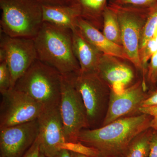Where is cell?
<instances>
[{"mask_svg": "<svg viewBox=\"0 0 157 157\" xmlns=\"http://www.w3.org/2000/svg\"><path fill=\"white\" fill-rule=\"evenodd\" d=\"M152 118L140 113L121 118L101 128L83 129L78 141L97 149L102 157H124L132 140L150 128Z\"/></svg>", "mask_w": 157, "mask_h": 157, "instance_id": "1", "label": "cell"}, {"mask_svg": "<svg viewBox=\"0 0 157 157\" xmlns=\"http://www.w3.org/2000/svg\"><path fill=\"white\" fill-rule=\"evenodd\" d=\"M34 40L39 60L63 76L79 73L80 67L73 52L72 30L43 22Z\"/></svg>", "mask_w": 157, "mask_h": 157, "instance_id": "2", "label": "cell"}, {"mask_svg": "<svg viewBox=\"0 0 157 157\" xmlns=\"http://www.w3.org/2000/svg\"><path fill=\"white\" fill-rule=\"evenodd\" d=\"M1 33L34 39L43 24L42 5L37 0H0Z\"/></svg>", "mask_w": 157, "mask_h": 157, "instance_id": "3", "label": "cell"}, {"mask_svg": "<svg viewBox=\"0 0 157 157\" xmlns=\"http://www.w3.org/2000/svg\"><path fill=\"white\" fill-rule=\"evenodd\" d=\"M62 75L45 63L37 59L15 83L14 89L22 92L44 107L59 106Z\"/></svg>", "mask_w": 157, "mask_h": 157, "instance_id": "4", "label": "cell"}, {"mask_svg": "<svg viewBox=\"0 0 157 157\" xmlns=\"http://www.w3.org/2000/svg\"><path fill=\"white\" fill-rule=\"evenodd\" d=\"M73 75H62L59 109L66 142H77L80 132L88 129L89 125L84 103Z\"/></svg>", "mask_w": 157, "mask_h": 157, "instance_id": "5", "label": "cell"}, {"mask_svg": "<svg viewBox=\"0 0 157 157\" xmlns=\"http://www.w3.org/2000/svg\"><path fill=\"white\" fill-rule=\"evenodd\" d=\"M72 77L84 103L89 128L94 129L106 115L107 98H109L110 88L96 72H79L73 74Z\"/></svg>", "mask_w": 157, "mask_h": 157, "instance_id": "6", "label": "cell"}, {"mask_svg": "<svg viewBox=\"0 0 157 157\" xmlns=\"http://www.w3.org/2000/svg\"><path fill=\"white\" fill-rule=\"evenodd\" d=\"M115 12L120 27L122 46L129 60L142 73L139 59L141 36L150 9L120 7L108 4Z\"/></svg>", "mask_w": 157, "mask_h": 157, "instance_id": "7", "label": "cell"}, {"mask_svg": "<svg viewBox=\"0 0 157 157\" xmlns=\"http://www.w3.org/2000/svg\"><path fill=\"white\" fill-rule=\"evenodd\" d=\"M0 128L36 120L45 107L14 88L1 93Z\"/></svg>", "mask_w": 157, "mask_h": 157, "instance_id": "8", "label": "cell"}, {"mask_svg": "<svg viewBox=\"0 0 157 157\" xmlns=\"http://www.w3.org/2000/svg\"><path fill=\"white\" fill-rule=\"evenodd\" d=\"M0 47L6 52V60L11 74V89L38 59L34 39L12 37L2 33Z\"/></svg>", "mask_w": 157, "mask_h": 157, "instance_id": "9", "label": "cell"}, {"mask_svg": "<svg viewBox=\"0 0 157 157\" xmlns=\"http://www.w3.org/2000/svg\"><path fill=\"white\" fill-rule=\"evenodd\" d=\"M37 120L40 152L46 157H56L59 146L66 142L59 105L45 107Z\"/></svg>", "mask_w": 157, "mask_h": 157, "instance_id": "10", "label": "cell"}, {"mask_svg": "<svg viewBox=\"0 0 157 157\" xmlns=\"http://www.w3.org/2000/svg\"><path fill=\"white\" fill-rule=\"evenodd\" d=\"M39 134L37 119L25 123L0 128L1 157H23Z\"/></svg>", "mask_w": 157, "mask_h": 157, "instance_id": "11", "label": "cell"}, {"mask_svg": "<svg viewBox=\"0 0 157 157\" xmlns=\"http://www.w3.org/2000/svg\"><path fill=\"white\" fill-rule=\"evenodd\" d=\"M128 60L103 54L98 64V76L117 94L123 92L137 82L134 67Z\"/></svg>", "mask_w": 157, "mask_h": 157, "instance_id": "12", "label": "cell"}, {"mask_svg": "<svg viewBox=\"0 0 157 157\" xmlns=\"http://www.w3.org/2000/svg\"><path fill=\"white\" fill-rule=\"evenodd\" d=\"M147 87L141 79L120 94L110 90L107 112L102 126L137 111L147 96Z\"/></svg>", "mask_w": 157, "mask_h": 157, "instance_id": "13", "label": "cell"}, {"mask_svg": "<svg viewBox=\"0 0 157 157\" xmlns=\"http://www.w3.org/2000/svg\"><path fill=\"white\" fill-rule=\"evenodd\" d=\"M76 29L88 42L102 53L129 60L123 46L109 41L101 31L81 17L77 20Z\"/></svg>", "mask_w": 157, "mask_h": 157, "instance_id": "14", "label": "cell"}, {"mask_svg": "<svg viewBox=\"0 0 157 157\" xmlns=\"http://www.w3.org/2000/svg\"><path fill=\"white\" fill-rule=\"evenodd\" d=\"M73 52L80 67V73L97 72L103 53L88 42L77 29L72 30Z\"/></svg>", "mask_w": 157, "mask_h": 157, "instance_id": "15", "label": "cell"}, {"mask_svg": "<svg viewBox=\"0 0 157 157\" xmlns=\"http://www.w3.org/2000/svg\"><path fill=\"white\" fill-rule=\"evenodd\" d=\"M42 20L62 28L73 30L76 28V22L79 14L73 6L63 5H42Z\"/></svg>", "mask_w": 157, "mask_h": 157, "instance_id": "16", "label": "cell"}, {"mask_svg": "<svg viewBox=\"0 0 157 157\" xmlns=\"http://www.w3.org/2000/svg\"><path fill=\"white\" fill-rule=\"evenodd\" d=\"M108 4V0H69L67 3L77 10L79 17L101 31Z\"/></svg>", "mask_w": 157, "mask_h": 157, "instance_id": "17", "label": "cell"}, {"mask_svg": "<svg viewBox=\"0 0 157 157\" xmlns=\"http://www.w3.org/2000/svg\"><path fill=\"white\" fill-rule=\"evenodd\" d=\"M102 33L109 41L122 46L120 27L117 16L108 6L103 15Z\"/></svg>", "mask_w": 157, "mask_h": 157, "instance_id": "18", "label": "cell"}, {"mask_svg": "<svg viewBox=\"0 0 157 157\" xmlns=\"http://www.w3.org/2000/svg\"><path fill=\"white\" fill-rule=\"evenodd\" d=\"M153 129L149 128L134 139L124 157H148Z\"/></svg>", "mask_w": 157, "mask_h": 157, "instance_id": "19", "label": "cell"}, {"mask_svg": "<svg viewBox=\"0 0 157 157\" xmlns=\"http://www.w3.org/2000/svg\"><path fill=\"white\" fill-rule=\"evenodd\" d=\"M157 27V3L149 9L148 16L142 32L140 49L145 45L148 40L153 38Z\"/></svg>", "mask_w": 157, "mask_h": 157, "instance_id": "20", "label": "cell"}, {"mask_svg": "<svg viewBox=\"0 0 157 157\" xmlns=\"http://www.w3.org/2000/svg\"><path fill=\"white\" fill-rule=\"evenodd\" d=\"M157 52V43L153 38L148 40L145 45L139 50V59L143 69L142 79L144 84L145 85H147L146 75L148 62L152 56Z\"/></svg>", "mask_w": 157, "mask_h": 157, "instance_id": "21", "label": "cell"}, {"mask_svg": "<svg viewBox=\"0 0 157 157\" xmlns=\"http://www.w3.org/2000/svg\"><path fill=\"white\" fill-rule=\"evenodd\" d=\"M59 148L60 150H66L88 157H102L101 154L97 149L87 146L79 141L65 142L59 145Z\"/></svg>", "mask_w": 157, "mask_h": 157, "instance_id": "22", "label": "cell"}, {"mask_svg": "<svg viewBox=\"0 0 157 157\" xmlns=\"http://www.w3.org/2000/svg\"><path fill=\"white\" fill-rule=\"evenodd\" d=\"M157 3V0H109L108 4L120 7L137 9H150Z\"/></svg>", "mask_w": 157, "mask_h": 157, "instance_id": "23", "label": "cell"}, {"mask_svg": "<svg viewBox=\"0 0 157 157\" xmlns=\"http://www.w3.org/2000/svg\"><path fill=\"white\" fill-rule=\"evenodd\" d=\"M11 74L6 61L0 63V92L11 89Z\"/></svg>", "mask_w": 157, "mask_h": 157, "instance_id": "24", "label": "cell"}, {"mask_svg": "<svg viewBox=\"0 0 157 157\" xmlns=\"http://www.w3.org/2000/svg\"><path fill=\"white\" fill-rule=\"evenodd\" d=\"M146 81L152 86H157V52L150 60L146 75Z\"/></svg>", "mask_w": 157, "mask_h": 157, "instance_id": "25", "label": "cell"}, {"mask_svg": "<svg viewBox=\"0 0 157 157\" xmlns=\"http://www.w3.org/2000/svg\"><path fill=\"white\" fill-rule=\"evenodd\" d=\"M40 154V145L38 136L35 142L27 151L23 157H39Z\"/></svg>", "mask_w": 157, "mask_h": 157, "instance_id": "26", "label": "cell"}, {"mask_svg": "<svg viewBox=\"0 0 157 157\" xmlns=\"http://www.w3.org/2000/svg\"><path fill=\"white\" fill-rule=\"evenodd\" d=\"M141 114L150 116L153 117H157V105L148 106H141L138 110Z\"/></svg>", "mask_w": 157, "mask_h": 157, "instance_id": "27", "label": "cell"}, {"mask_svg": "<svg viewBox=\"0 0 157 157\" xmlns=\"http://www.w3.org/2000/svg\"><path fill=\"white\" fill-rule=\"evenodd\" d=\"M157 105V89L152 91L149 94H147L146 98L141 103V106H148Z\"/></svg>", "mask_w": 157, "mask_h": 157, "instance_id": "28", "label": "cell"}, {"mask_svg": "<svg viewBox=\"0 0 157 157\" xmlns=\"http://www.w3.org/2000/svg\"><path fill=\"white\" fill-rule=\"evenodd\" d=\"M148 157H157V131L153 130Z\"/></svg>", "mask_w": 157, "mask_h": 157, "instance_id": "29", "label": "cell"}, {"mask_svg": "<svg viewBox=\"0 0 157 157\" xmlns=\"http://www.w3.org/2000/svg\"><path fill=\"white\" fill-rule=\"evenodd\" d=\"M42 5H63L67 4L69 0H37Z\"/></svg>", "mask_w": 157, "mask_h": 157, "instance_id": "30", "label": "cell"}, {"mask_svg": "<svg viewBox=\"0 0 157 157\" xmlns=\"http://www.w3.org/2000/svg\"><path fill=\"white\" fill-rule=\"evenodd\" d=\"M56 157H72L70 151L66 150H61L58 155Z\"/></svg>", "mask_w": 157, "mask_h": 157, "instance_id": "31", "label": "cell"}, {"mask_svg": "<svg viewBox=\"0 0 157 157\" xmlns=\"http://www.w3.org/2000/svg\"><path fill=\"white\" fill-rule=\"evenodd\" d=\"M150 128L157 131V117H153L151 122Z\"/></svg>", "mask_w": 157, "mask_h": 157, "instance_id": "32", "label": "cell"}, {"mask_svg": "<svg viewBox=\"0 0 157 157\" xmlns=\"http://www.w3.org/2000/svg\"><path fill=\"white\" fill-rule=\"evenodd\" d=\"M70 153H71L72 157H88L86 156L79 154L73 152H70Z\"/></svg>", "mask_w": 157, "mask_h": 157, "instance_id": "33", "label": "cell"}, {"mask_svg": "<svg viewBox=\"0 0 157 157\" xmlns=\"http://www.w3.org/2000/svg\"><path fill=\"white\" fill-rule=\"evenodd\" d=\"M153 38H154V39L155 40V41L157 43V27L156 29L155 30V31L154 34Z\"/></svg>", "mask_w": 157, "mask_h": 157, "instance_id": "34", "label": "cell"}, {"mask_svg": "<svg viewBox=\"0 0 157 157\" xmlns=\"http://www.w3.org/2000/svg\"><path fill=\"white\" fill-rule=\"evenodd\" d=\"M39 157H46L44 155L42 154H40V155Z\"/></svg>", "mask_w": 157, "mask_h": 157, "instance_id": "35", "label": "cell"}]
</instances>
